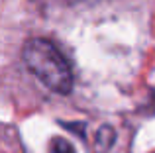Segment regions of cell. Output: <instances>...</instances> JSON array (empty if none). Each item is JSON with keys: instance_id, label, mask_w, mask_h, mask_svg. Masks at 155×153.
<instances>
[{"instance_id": "2", "label": "cell", "mask_w": 155, "mask_h": 153, "mask_svg": "<svg viewBox=\"0 0 155 153\" xmlns=\"http://www.w3.org/2000/svg\"><path fill=\"white\" fill-rule=\"evenodd\" d=\"M49 153H77L71 142L65 138H53L49 143Z\"/></svg>"}, {"instance_id": "3", "label": "cell", "mask_w": 155, "mask_h": 153, "mask_svg": "<svg viewBox=\"0 0 155 153\" xmlns=\"http://www.w3.org/2000/svg\"><path fill=\"white\" fill-rule=\"evenodd\" d=\"M96 142H98V145H100V147L108 149V147L112 145V142H114V132H112V128H108V126L100 128V132H98V138H96Z\"/></svg>"}, {"instance_id": "1", "label": "cell", "mask_w": 155, "mask_h": 153, "mask_svg": "<svg viewBox=\"0 0 155 153\" xmlns=\"http://www.w3.org/2000/svg\"><path fill=\"white\" fill-rule=\"evenodd\" d=\"M28 69L31 71L47 88L57 94H69L73 88V73L61 51L43 37L26 41L22 51Z\"/></svg>"}]
</instances>
